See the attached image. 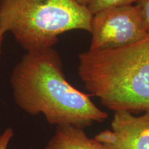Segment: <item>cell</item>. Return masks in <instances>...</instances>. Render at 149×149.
Returning a JSON list of instances; mask_svg holds the SVG:
<instances>
[{"label":"cell","mask_w":149,"mask_h":149,"mask_svg":"<svg viewBox=\"0 0 149 149\" xmlns=\"http://www.w3.org/2000/svg\"><path fill=\"white\" fill-rule=\"evenodd\" d=\"M17 105L28 114H42L50 124L82 128L109 117L89 95L67 81L60 56L53 48L29 51L10 76Z\"/></svg>","instance_id":"1"},{"label":"cell","mask_w":149,"mask_h":149,"mask_svg":"<svg viewBox=\"0 0 149 149\" xmlns=\"http://www.w3.org/2000/svg\"><path fill=\"white\" fill-rule=\"evenodd\" d=\"M86 88L114 111L149 113V36L117 49L80 53Z\"/></svg>","instance_id":"2"},{"label":"cell","mask_w":149,"mask_h":149,"mask_svg":"<svg viewBox=\"0 0 149 149\" xmlns=\"http://www.w3.org/2000/svg\"><path fill=\"white\" fill-rule=\"evenodd\" d=\"M93 15L72 0H1L0 20L29 51L53 48L59 35L74 30L90 33Z\"/></svg>","instance_id":"3"},{"label":"cell","mask_w":149,"mask_h":149,"mask_svg":"<svg viewBox=\"0 0 149 149\" xmlns=\"http://www.w3.org/2000/svg\"><path fill=\"white\" fill-rule=\"evenodd\" d=\"M90 33L91 51L126 47L149 36L135 5L107 9L94 15Z\"/></svg>","instance_id":"4"},{"label":"cell","mask_w":149,"mask_h":149,"mask_svg":"<svg viewBox=\"0 0 149 149\" xmlns=\"http://www.w3.org/2000/svg\"><path fill=\"white\" fill-rule=\"evenodd\" d=\"M94 139L107 149H149V113L135 116L129 111H115L111 129Z\"/></svg>","instance_id":"5"},{"label":"cell","mask_w":149,"mask_h":149,"mask_svg":"<svg viewBox=\"0 0 149 149\" xmlns=\"http://www.w3.org/2000/svg\"><path fill=\"white\" fill-rule=\"evenodd\" d=\"M43 149H107L82 128L70 125L58 126Z\"/></svg>","instance_id":"6"},{"label":"cell","mask_w":149,"mask_h":149,"mask_svg":"<svg viewBox=\"0 0 149 149\" xmlns=\"http://www.w3.org/2000/svg\"><path fill=\"white\" fill-rule=\"evenodd\" d=\"M137 1L138 0H94L87 6V8L94 15L107 9L134 5Z\"/></svg>","instance_id":"7"},{"label":"cell","mask_w":149,"mask_h":149,"mask_svg":"<svg viewBox=\"0 0 149 149\" xmlns=\"http://www.w3.org/2000/svg\"><path fill=\"white\" fill-rule=\"evenodd\" d=\"M135 5L140 14L145 31L149 35V0H138Z\"/></svg>","instance_id":"8"},{"label":"cell","mask_w":149,"mask_h":149,"mask_svg":"<svg viewBox=\"0 0 149 149\" xmlns=\"http://www.w3.org/2000/svg\"><path fill=\"white\" fill-rule=\"evenodd\" d=\"M14 131L12 128H7L0 135V149H7L9 143L13 139Z\"/></svg>","instance_id":"9"},{"label":"cell","mask_w":149,"mask_h":149,"mask_svg":"<svg viewBox=\"0 0 149 149\" xmlns=\"http://www.w3.org/2000/svg\"><path fill=\"white\" fill-rule=\"evenodd\" d=\"M5 31H3L2 25H1V20H0V64H1V55H2V45L3 42V37H4Z\"/></svg>","instance_id":"10"},{"label":"cell","mask_w":149,"mask_h":149,"mask_svg":"<svg viewBox=\"0 0 149 149\" xmlns=\"http://www.w3.org/2000/svg\"><path fill=\"white\" fill-rule=\"evenodd\" d=\"M72 1L80 6L87 7L90 3H92L94 0H72Z\"/></svg>","instance_id":"11"},{"label":"cell","mask_w":149,"mask_h":149,"mask_svg":"<svg viewBox=\"0 0 149 149\" xmlns=\"http://www.w3.org/2000/svg\"><path fill=\"white\" fill-rule=\"evenodd\" d=\"M0 1H1V0H0Z\"/></svg>","instance_id":"12"}]
</instances>
